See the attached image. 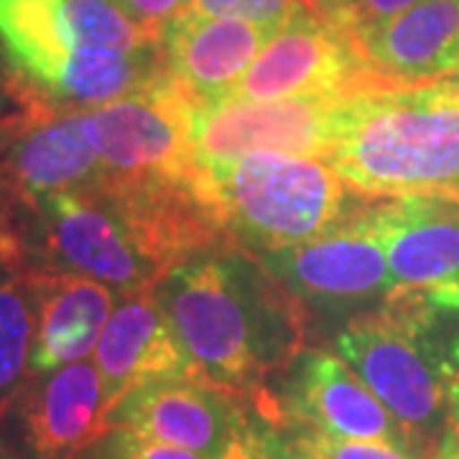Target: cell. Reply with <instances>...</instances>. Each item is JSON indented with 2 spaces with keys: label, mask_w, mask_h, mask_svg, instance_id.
I'll use <instances>...</instances> for the list:
<instances>
[{
  "label": "cell",
  "mask_w": 459,
  "mask_h": 459,
  "mask_svg": "<svg viewBox=\"0 0 459 459\" xmlns=\"http://www.w3.org/2000/svg\"><path fill=\"white\" fill-rule=\"evenodd\" d=\"M95 365L102 377L108 413L141 383L192 377L184 347L153 289L123 296L100 334Z\"/></svg>",
  "instance_id": "15"
},
{
  "label": "cell",
  "mask_w": 459,
  "mask_h": 459,
  "mask_svg": "<svg viewBox=\"0 0 459 459\" xmlns=\"http://www.w3.org/2000/svg\"><path fill=\"white\" fill-rule=\"evenodd\" d=\"M439 84H444L452 95H457L459 98V74H455V77H446V80H442Z\"/></svg>",
  "instance_id": "31"
},
{
  "label": "cell",
  "mask_w": 459,
  "mask_h": 459,
  "mask_svg": "<svg viewBox=\"0 0 459 459\" xmlns=\"http://www.w3.org/2000/svg\"><path fill=\"white\" fill-rule=\"evenodd\" d=\"M449 424H459V406L455 409V413H452V421H449Z\"/></svg>",
  "instance_id": "32"
},
{
  "label": "cell",
  "mask_w": 459,
  "mask_h": 459,
  "mask_svg": "<svg viewBox=\"0 0 459 459\" xmlns=\"http://www.w3.org/2000/svg\"><path fill=\"white\" fill-rule=\"evenodd\" d=\"M21 279L29 289L36 319L31 377L90 358L115 312L113 289L82 273L56 268L29 271Z\"/></svg>",
  "instance_id": "14"
},
{
  "label": "cell",
  "mask_w": 459,
  "mask_h": 459,
  "mask_svg": "<svg viewBox=\"0 0 459 459\" xmlns=\"http://www.w3.org/2000/svg\"><path fill=\"white\" fill-rule=\"evenodd\" d=\"M164 77L161 47L138 54L74 51L49 100L66 110H90L151 90Z\"/></svg>",
  "instance_id": "18"
},
{
  "label": "cell",
  "mask_w": 459,
  "mask_h": 459,
  "mask_svg": "<svg viewBox=\"0 0 459 459\" xmlns=\"http://www.w3.org/2000/svg\"><path fill=\"white\" fill-rule=\"evenodd\" d=\"M0 459H31L26 452H21L18 446L8 442V439H3L0 437Z\"/></svg>",
  "instance_id": "29"
},
{
  "label": "cell",
  "mask_w": 459,
  "mask_h": 459,
  "mask_svg": "<svg viewBox=\"0 0 459 459\" xmlns=\"http://www.w3.org/2000/svg\"><path fill=\"white\" fill-rule=\"evenodd\" d=\"M153 296L192 377L243 403L304 350L309 314L240 247H214L171 265Z\"/></svg>",
  "instance_id": "1"
},
{
  "label": "cell",
  "mask_w": 459,
  "mask_h": 459,
  "mask_svg": "<svg viewBox=\"0 0 459 459\" xmlns=\"http://www.w3.org/2000/svg\"><path fill=\"white\" fill-rule=\"evenodd\" d=\"M301 3L319 21H325L329 26H334V29L352 31L358 0H301Z\"/></svg>",
  "instance_id": "27"
},
{
  "label": "cell",
  "mask_w": 459,
  "mask_h": 459,
  "mask_svg": "<svg viewBox=\"0 0 459 459\" xmlns=\"http://www.w3.org/2000/svg\"><path fill=\"white\" fill-rule=\"evenodd\" d=\"M327 164L370 197L459 199V98L439 82L347 95Z\"/></svg>",
  "instance_id": "2"
},
{
  "label": "cell",
  "mask_w": 459,
  "mask_h": 459,
  "mask_svg": "<svg viewBox=\"0 0 459 459\" xmlns=\"http://www.w3.org/2000/svg\"><path fill=\"white\" fill-rule=\"evenodd\" d=\"M304 459H319V457H304Z\"/></svg>",
  "instance_id": "34"
},
{
  "label": "cell",
  "mask_w": 459,
  "mask_h": 459,
  "mask_svg": "<svg viewBox=\"0 0 459 459\" xmlns=\"http://www.w3.org/2000/svg\"><path fill=\"white\" fill-rule=\"evenodd\" d=\"M273 29L184 8L161 29V54L171 82L195 108L222 102L273 39Z\"/></svg>",
  "instance_id": "11"
},
{
  "label": "cell",
  "mask_w": 459,
  "mask_h": 459,
  "mask_svg": "<svg viewBox=\"0 0 459 459\" xmlns=\"http://www.w3.org/2000/svg\"><path fill=\"white\" fill-rule=\"evenodd\" d=\"M383 82L388 80L368 65L352 31L334 29L304 8L273 33L222 102L327 98Z\"/></svg>",
  "instance_id": "7"
},
{
  "label": "cell",
  "mask_w": 459,
  "mask_h": 459,
  "mask_svg": "<svg viewBox=\"0 0 459 459\" xmlns=\"http://www.w3.org/2000/svg\"><path fill=\"white\" fill-rule=\"evenodd\" d=\"M312 314H362L394 294L385 247L360 210L301 246L255 255Z\"/></svg>",
  "instance_id": "6"
},
{
  "label": "cell",
  "mask_w": 459,
  "mask_h": 459,
  "mask_svg": "<svg viewBox=\"0 0 459 459\" xmlns=\"http://www.w3.org/2000/svg\"><path fill=\"white\" fill-rule=\"evenodd\" d=\"M197 184L228 246L250 255L309 243L355 212L347 181L312 156L247 153L230 164L197 169Z\"/></svg>",
  "instance_id": "3"
},
{
  "label": "cell",
  "mask_w": 459,
  "mask_h": 459,
  "mask_svg": "<svg viewBox=\"0 0 459 459\" xmlns=\"http://www.w3.org/2000/svg\"><path fill=\"white\" fill-rule=\"evenodd\" d=\"M33 307L21 276L0 268V421L16 409L31 380Z\"/></svg>",
  "instance_id": "19"
},
{
  "label": "cell",
  "mask_w": 459,
  "mask_h": 459,
  "mask_svg": "<svg viewBox=\"0 0 459 459\" xmlns=\"http://www.w3.org/2000/svg\"><path fill=\"white\" fill-rule=\"evenodd\" d=\"M360 212L385 247L395 289L459 283V199L376 197Z\"/></svg>",
  "instance_id": "12"
},
{
  "label": "cell",
  "mask_w": 459,
  "mask_h": 459,
  "mask_svg": "<svg viewBox=\"0 0 459 459\" xmlns=\"http://www.w3.org/2000/svg\"><path fill=\"white\" fill-rule=\"evenodd\" d=\"M23 207L31 253L29 271L82 273L120 296L153 289L166 273L148 258L126 220L92 189L54 195Z\"/></svg>",
  "instance_id": "4"
},
{
  "label": "cell",
  "mask_w": 459,
  "mask_h": 459,
  "mask_svg": "<svg viewBox=\"0 0 459 459\" xmlns=\"http://www.w3.org/2000/svg\"><path fill=\"white\" fill-rule=\"evenodd\" d=\"M18 424L31 459H69L105 434V388L95 360L33 376L18 398Z\"/></svg>",
  "instance_id": "13"
},
{
  "label": "cell",
  "mask_w": 459,
  "mask_h": 459,
  "mask_svg": "<svg viewBox=\"0 0 459 459\" xmlns=\"http://www.w3.org/2000/svg\"><path fill=\"white\" fill-rule=\"evenodd\" d=\"M87 455L92 459H202L189 449L159 442L126 427L108 429L98 442L87 446Z\"/></svg>",
  "instance_id": "21"
},
{
  "label": "cell",
  "mask_w": 459,
  "mask_h": 459,
  "mask_svg": "<svg viewBox=\"0 0 459 459\" xmlns=\"http://www.w3.org/2000/svg\"><path fill=\"white\" fill-rule=\"evenodd\" d=\"M69 459H92V457H90V455H87V452H84V449H82L80 455H74V457H69Z\"/></svg>",
  "instance_id": "33"
},
{
  "label": "cell",
  "mask_w": 459,
  "mask_h": 459,
  "mask_svg": "<svg viewBox=\"0 0 459 459\" xmlns=\"http://www.w3.org/2000/svg\"><path fill=\"white\" fill-rule=\"evenodd\" d=\"M352 36L368 65L388 82L421 87L459 74V0H421Z\"/></svg>",
  "instance_id": "16"
},
{
  "label": "cell",
  "mask_w": 459,
  "mask_h": 459,
  "mask_svg": "<svg viewBox=\"0 0 459 459\" xmlns=\"http://www.w3.org/2000/svg\"><path fill=\"white\" fill-rule=\"evenodd\" d=\"M62 13L74 51L138 54L161 47V33L133 21L115 0H62Z\"/></svg>",
  "instance_id": "20"
},
{
  "label": "cell",
  "mask_w": 459,
  "mask_h": 459,
  "mask_svg": "<svg viewBox=\"0 0 459 459\" xmlns=\"http://www.w3.org/2000/svg\"><path fill=\"white\" fill-rule=\"evenodd\" d=\"M115 3L141 26L161 33L166 23L174 16H179L192 0H115Z\"/></svg>",
  "instance_id": "25"
},
{
  "label": "cell",
  "mask_w": 459,
  "mask_h": 459,
  "mask_svg": "<svg viewBox=\"0 0 459 459\" xmlns=\"http://www.w3.org/2000/svg\"><path fill=\"white\" fill-rule=\"evenodd\" d=\"M247 421V406L195 377H159L133 388L108 419L105 431L126 427L202 459H225Z\"/></svg>",
  "instance_id": "10"
},
{
  "label": "cell",
  "mask_w": 459,
  "mask_h": 459,
  "mask_svg": "<svg viewBox=\"0 0 459 459\" xmlns=\"http://www.w3.org/2000/svg\"><path fill=\"white\" fill-rule=\"evenodd\" d=\"M11 202H13V197H11V195H5V192H3V186H0V225H3L5 214H8V210H11Z\"/></svg>",
  "instance_id": "30"
},
{
  "label": "cell",
  "mask_w": 459,
  "mask_h": 459,
  "mask_svg": "<svg viewBox=\"0 0 459 459\" xmlns=\"http://www.w3.org/2000/svg\"><path fill=\"white\" fill-rule=\"evenodd\" d=\"M431 459H459V424H449L444 429Z\"/></svg>",
  "instance_id": "28"
},
{
  "label": "cell",
  "mask_w": 459,
  "mask_h": 459,
  "mask_svg": "<svg viewBox=\"0 0 459 459\" xmlns=\"http://www.w3.org/2000/svg\"><path fill=\"white\" fill-rule=\"evenodd\" d=\"M296 459H413V455L383 442H355V439H334L319 431H301L289 446V457Z\"/></svg>",
  "instance_id": "22"
},
{
  "label": "cell",
  "mask_w": 459,
  "mask_h": 459,
  "mask_svg": "<svg viewBox=\"0 0 459 459\" xmlns=\"http://www.w3.org/2000/svg\"><path fill=\"white\" fill-rule=\"evenodd\" d=\"M347 95L217 102L195 108L197 169L230 164L261 151L327 161Z\"/></svg>",
  "instance_id": "8"
},
{
  "label": "cell",
  "mask_w": 459,
  "mask_h": 459,
  "mask_svg": "<svg viewBox=\"0 0 459 459\" xmlns=\"http://www.w3.org/2000/svg\"><path fill=\"white\" fill-rule=\"evenodd\" d=\"M286 370L289 380L276 395L283 429L299 424L334 439L383 442L421 455L401 421L344 360L304 347Z\"/></svg>",
  "instance_id": "9"
},
{
  "label": "cell",
  "mask_w": 459,
  "mask_h": 459,
  "mask_svg": "<svg viewBox=\"0 0 459 459\" xmlns=\"http://www.w3.org/2000/svg\"><path fill=\"white\" fill-rule=\"evenodd\" d=\"M0 49L18 74L49 95L74 54L62 0H0Z\"/></svg>",
  "instance_id": "17"
},
{
  "label": "cell",
  "mask_w": 459,
  "mask_h": 459,
  "mask_svg": "<svg viewBox=\"0 0 459 459\" xmlns=\"http://www.w3.org/2000/svg\"><path fill=\"white\" fill-rule=\"evenodd\" d=\"M186 8H195L207 16L250 21L279 31L296 13L304 11V3L301 0H192Z\"/></svg>",
  "instance_id": "23"
},
{
  "label": "cell",
  "mask_w": 459,
  "mask_h": 459,
  "mask_svg": "<svg viewBox=\"0 0 459 459\" xmlns=\"http://www.w3.org/2000/svg\"><path fill=\"white\" fill-rule=\"evenodd\" d=\"M225 459H283L281 439L276 437V431L265 427L263 421L247 419L246 427L235 437V442L230 444Z\"/></svg>",
  "instance_id": "24"
},
{
  "label": "cell",
  "mask_w": 459,
  "mask_h": 459,
  "mask_svg": "<svg viewBox=\"0 0 459 459\" xmlns=\"http://www.w3.org/2000/svg\"><path fill=\"white\" fill-rule=\"evenodd\" d=\"M416 3H421V0H358L352 31L362 29V26H373V23H380V21H388V18L413 8Z\"/></svg>",
  "instance_id": "26"
},
{
  "label": "cell",
  "mask_w": 459,
  "mask_h": 459,
  "mask_svg": "<svg viewBox=\"0 0 459 459\" xmlns=\"http://www.w3.org/2000/svg\"><path fill=\"white\" fill-rule=\"evenodd\" d=\"M84 138L115 179H186L197 174L195 105L169 72L151 90L82 110Z\"/></svg>",
  "instance_id": "5"
}]
</instances>
